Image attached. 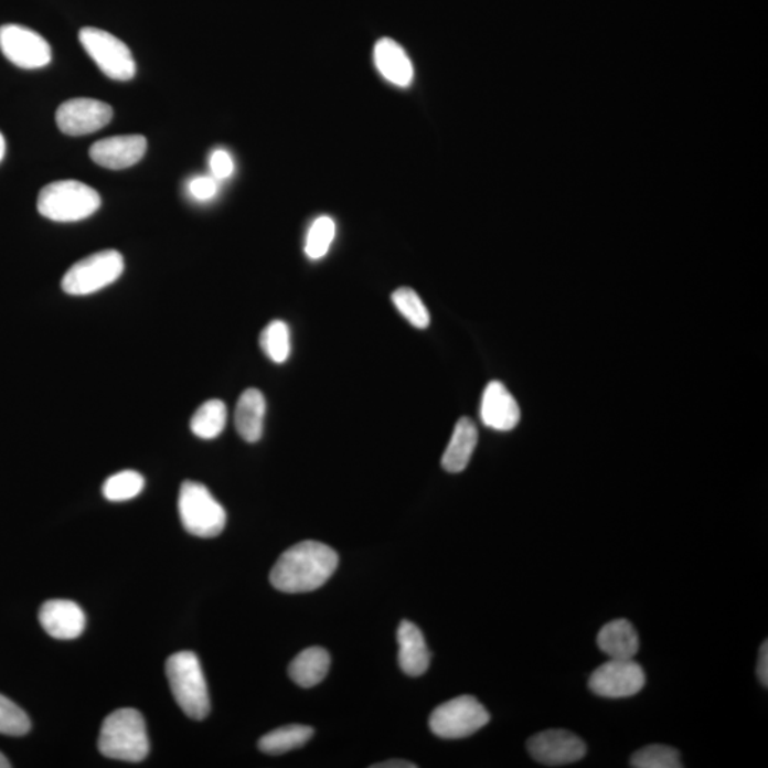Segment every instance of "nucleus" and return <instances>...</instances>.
I'll return each mask as SVG.
<instances>
[{"mask_svg": "<svg viewBox=\"0 0 768 768\" xmlns=\"http://www.w3.org/2000/svg\"><path fill=\"white\" fill-rule=\"evenodd\" d=\"M338 564L339 556L331 546L303 541L279 556L270 570V584L285 594L312 593L331 579Z\"/></svg>", "mask_w": 768, "mask_h": 768, "instance_id": "nucleus-1", "label": "nucleus"}, {"mask_svg": "<svg viewBox=\"0 0 768 768\" xmlns=\"http://www.w3.org/2000/svg\"><path fill=\"white\" fill-rule=\"evenodd\" d=\"M98 750L113 760L140 762L150 753L145 717L136 708H118L103 722Z\"/></svg>", "mask_w": 768, "mask_h": 768, "instance_id": "nucleus-2", "label": "nucleus"}, {"mask_svg": "<svg viewBox=\"0 0 768 768\" xmlns=\"http://www.w3.org/2000/svg\"><path fill=\"white\" fill-rule=\"evenodd\" d=\"M166 673L181 711L194 721H204L211 711V702L199 657L189 651L172 654L166 663Z\"/></svg>", "mask_w": 768, "mask_h": 768, "instance_id": "nucleus-3", "label": "nucleus"}, {"mask_svg": "<svg viewBox=\"0 0 768 768\" xmlns=\"http://www.w3.org/2000/svg\"><path fill=\"white\" fill-rule=\"evenodd\" d=\"M100 194L81 181L52 182L39 192L38 211L54 223H77L96 214Z\"/></svg>", "mask_w": 768, "mask_h": 768, "instance_id": "nucleus-4", "label": "nucleus"}, {"mask_svg": "<svg viewBox=\"0 0 768 768\" xmlns=\"http://www.w3.org/2000/svg\"><path fill=\"white\" fill-rule=\"evenodd\" d=\"M179 512L182 525L191 535L214 538L223 533L226 512L204 484L182 482L179 494Z\"/></svg>", "mask_w": 768, "mask_h": 768, "instance_id": "nucleus-5", "label": "nucleus"}, {"mask_svg": "<svg viewBox=\"0 0 768 768\" xmlns=\"http://www.w3.org/2000/svg\"><path fill=\"white\" fill-rule=\"evenodd\" d=\"M125 273V259L115 249L86 256L67 270L62 289L72 297H86L115 284Z\"/></svg>", "mask_w": 768, "mask_h": 768, "instance_id": "nucleus-6", "label": "nucleus"}, {"mask_svg": "<svg viewBox=\"0 0 768 768\" xmlns=\"http://www.w3.org/2000/svg\"><path fill=\"white\" fill-rule=\"evenodd\" d=\"M490 713L476 697L465 694L440 704L431 713L428 726L437 737L457 740L474 735L489 725Z\"/></svg>", "mask_w": 768, "mask_h": 768, "instance_id": "nucleus-7", "label": "nucleus"}, {"mask_svg": "<svg viewBox=\"0 0 768 768\" xmlns=\"http://www.w3.org/2000/svg\"><path fill=\"white\" fill-rule=\"evenodd\" d=\"M78 39L88 56L107 77L117 82H128L136 76L135 57L120 39L97 28L82 29Z\"/></svg>", "mask_w": 768, "mask_h": 768, "instance_id": "nucleus-8", "label": "nucleus"}, {"mask_svg": "<svg viewBox=\"0 0 768 768\" xmlns=\"http://www.w3.org/2000/svg\"><path fill=\"white\" fill-rule=\"evenodd\" d=\"M0 51L14 66L26 71L42 68L52 61V47L46 39L19 24L0 28Z\"/></svg>", "mask_w": 768, "mask_h": 768, "instance_id": "nucleus-9", "label": "nucleus"}, {"mask_svg": "<svg viewBox=\"0 0 768 768\" xmlns=\"http://www.w3.org/2000/svg\"><path fill=\"white\" fill-rule=\"evenodd\" d=\"M647 676L633 659H610L590 674L589 687L595 694L609 698L630 697L642 691Z\"/></svg>", "mask_w": 768, "mask_h": 768, "instance_id": "nucleus-10", "label": "nucleus"}, {"mask_svg": "<svg viewBox=\"0 0 768 768\" xmlns=\"http://www.w3.org/2000/svg\"><path fill=\"white\" fill-rule=\"evenodd\" d=\"M113 108L95 98L78 97L64 102L56 111L57 127L64 135H92L110 125Z\"/></svg>", "mask_w": 768, "mask_h": 768, "instance_id": "nucleus-11", "label": "nucleus"}, {"mask_svg": "<svg viewBox=\"0 0 768 768\" xmlns=\"http://www.w3.org/2000/svg\"><path fill=\"white\" fill-rule=\"evenodd\" d=\"M529 751L541 765L556 767L579 761L587 755V746L574 733L555 728L531 737Z\"/></svg>", "mask_w": 768, "mask_h": 768, "instance_id": "nucleus-12", "label": "nucleus"}, {"mask_svg": "<svg viewBox=\"0 0 768 768\" xmlns=\"http://www.w3.org/2000/svg\"><path fill=\"white\" fill-rule=\"evenodd\" d=\"M147 151L145 136H116L95 142L90 147L92 160L103 169L126 170L136 166Z\"/></svg>", "mask_w": 768, "mask_h": 768, "instance_id": "nucleus-13", "label": "nucleus"}, {"mask_svg": "<svg viewBox=\"0 0 768 768\" xmlns=\"http://www.w3.org/2000/svg\"><path fill=\"white\" fill-rule=\"evenodd\" d=\"M39 622L54 639H76L85 632L86 615L73 600L52 599L39 610Z\"/></svg>", "mask_w": 768, "mask_h": 768, "instance_id": "nucleus-14", "label": "nucleus"}, {"mask_svg": "<svg viewBox=\"0 0 768 768\" xmlns=\"http://www.w3.org/2000/svg\"><path fill=\"white\" fill-rule=\"evenodd\" d=\"M480 415L482 423L497 431L512 430L521 418L519 403L501 382L487 384L482 393Z\"/></svg>", "mask_w": 768, "mask_h": 768, "instance_id": "nucleus-15", "label": "nucleus"}, {"mask_svg": "<svg viewBox=\"0 0 768 768\" xmlns=\"http://www.w3.org/2000/svg\"><path fill=\"white\" fill-rule=\"evenodd\" d=\"M398 664L408 676L417 678L427 672L430 666L425 634L410 620H403L397 630Z\"/></svg>", "mask_w": 768, "mask_h": 768, "instance_id": "nucleus-16", "label": "nucleus"}, {"mask_svg": "<svg viewBox=\"0 0 768 768\" xmlns=\"http://www.w3.org/2000/svg\"><path fill=\"white\" fill-rule=\"evenodd\" d=\"M374 63L381 75L398 87H407L415 76L410 57L393 39L383 38L374 46Z\"/></svg>", "mask_w": 768, "mask_h": 768, "instance_id": "nucleus-17", "label": "nucleus"}, {"mask_svg": "<svg viewBox=\"0 0 768 768\" xmlns=\"http://www.w3.org/2000/svg\"><path fill=\"white\" fill-rule=\"evenodd\" d=\"M267 401L258 388H248L236 403L235 427L245 441L256 442L264 435Z\"/></svg>", "mask_w": 768, "mask_h": 768, "instance_id": "nucleus-18", "label": "nucleus"}, {"mask_svg": "<svg viewBox=\"0 0 768 768\" xmlns=\"http://www.w3.org/2000/svg\"><path fill=\"white\" fill-rule=\"evenodd\" d=\"M479 442V430L470 417H461L452 431L450 442L442 456V469L448 472H461L467 469Z\"/></svg>", "mask_w": 768, "mask_h": 768, "instance_id": "nucleus-19", "label": "nucleus"}, {"mask_svg": "<svg viewBox=\"0 0 768 768\" xmlns=\"http://www.w3.org/2000/svg\"><path fill=\"white\" fill-rule=\"evenodd\" d=\"M598 647L610 659H633L639 652L637 629L627 619L612 620L599 630Z\"/></svg>", "mask_w": 768, "mask_h": 768, "instance_id": "nucleus-20", "label": "nucleus"}, {"mask_svg": "<svg viewBox=\"0 0 768 768\" xmlns=\"http://www.w3.org/2000/svg\"><path fill=\"white\" fill-rule=\"evenodd\" d=\"M331 657L323 648L305 649L289 664V676L300 687H313L327 678Z\"/></svg>", "mask_w": 768, "mask_h": 768, "instance_id": "nucleus-21", "label": "nucleus"}, {"mask_svg": "<svg viewBox=\"0 0 768 768\" xmlns=\"http://www.w3.org/2000/svg\"><path fill=\"white\" fill-rule=\"evenodd\" d=\"M313 728L303 725H290L269 732L260 737L259 750L265 755L278 756L307 745L313 737Z\"/></svg>", "mask_w": 768, "mask_h": 768, "instance_id": "nucleus-22", "label": "nucleus"}, {"mask_svg": "<svg viewBox=\"0 0 768 768\" xmlns=\"http://www.w3.org/2000/svg\"><path fill=\"white\" fill-rule=\"evenodd\" d=\"M226 418H228V410L225 403L214 398L196 408L190 423L191 431L203 440H214L224 431Z\"/></svg>", "mask_w": 768, "mask_h": 768, "instance_id": "nucleus-23", "label": "nucleus"}, {"mask_svg": "<svg viewBox=\"0 0 768 768\" xmlns=\"http://www.w3.org/2000/svg\"><path fill=\"white\" fill-rule=\"evenodd\" d=\"M260 348L274 363H285L290 356V331L284 320H273L259 338Z\"/></svg>", "mask_w": 768, "mask_h": 768, "instance_id": "nucleus-24", "label": "nucleus"}, {"mask_svg": "<svg viewBox=\"0 0 768 768\" xmlns=\"http://www.w3.org/2000/svg\"><path fill=\"white\" fill-rule=\"evenodd\" d=\"M145 477L140 472L126 470L108 477L103 484V495L113 502H121L136 499L145 490Z\"/></svg>", "mask_w": 768, "mask_h": 768, "instance_id": "nucleus-25", "label": "nucleus"}, {"mask_svg": "<svg viewBox=\"0 0 768 768\" xmlns=\"http://www.w3.org/2000/svg\"><path fill=\"white\" fill-rule=\"evenodd\" d=\"M393 305H395L402 317L408 320L417 329H426L430 324V313L425 302L418 297L416 290L412 288H401L392 294Z\"/></svg>", "mask_w": 768, "mask_h": 768, "instance_id": "nucleus-26", "label": "nucleus"}, {"mask_svg": "<svg viewBox=\"0 0 768 768\" xmlns=\"http://www.w3.org/2000/svg\"><path fill=\"white\" fill-rule=\"evenodd\" d=\"M337 234V225L331 216L322 215L313 221L310 226L307 244H305V253L309 259H320L329 253L331 245Z\"/></svg>", "mask_w": 768, "mask_h": 768, "instance_id": "nucleus-27", "label": "nucleus"}, {"mask_svg": "<svg viewBox=\"0 0 768 768\" xmlns=\"http://www.w3.org/2000/svg\"><path fill=\"white\" fill-rule=\"evenodd\" d=\"M632 767L638 768H681V753L676 748L652 745L640 748L630 760Z\"/></svg>", "mask_w": 768, "mask_h": 768, "instance_id": "nucleus-28", "label": "nucleus"}, {"mask_svg": "<svg viewBox=\"0 0 768 768\" xmlns=\"http://www.w3.org/2000/svg\"><path fill=\"white\" fill-rule=\"evenodd\" d=\"M31 718L11 698L0 694V735L11 737L26 736L31 732Z\"/></svg>", "mask_w": 768, "mask_h": 768, "instance_id": "nucleus-29", "label": "nucleus"}, {"mask_svg": "<svg viewBox=\"0 0 768 768\" xmlns=\"http://www.w3.org/2000/svg\"><path fill=\"white\" fill-rule=\"evenodd\" d=\"M190 194L199 201H209L216 194V181L211 177H196L189 185Z\"/></svg>", "mask_w": 768, "mask_h": 768, "instance_id": "nucleus-30", "label": "nucleus"}, {"mask_svg": "<svg viewBox=\"0 0 768 768\" xmlns=\"http://www.w3.org/2000/svg\"><path fill=\"white\" fill-rule=\"evenodd\" d=\"M210 166L216 179H228L234 172V161L225 150H215L211 156Z\"/></svg>", "mask_w": 768, "mask_h": 768, "instance_id": "nucleus-31", "label": "nucleus"}, {"mask_svg": "<svg viewBox=\"0 0 768 768\" xmlns=\"http://www.w3.org/2000/svg\"><path fill=\"white\" fill-rule=\"evenodd\" d=\"M757 673H758V679H760L762 686L767 687L768 686V643H767V640L765 643L761 644V648H760V657H758Z\"/></svg>", "mask_w": 768, "mask_h": 768, "instance_id": "nucleus-32", "label": "nucleus"}, {"mask_svg": "<svg viewBox=\"0 0 768 768\" xmlns=\"http://www.w3.org/2000/svg\"><path fill=\"white\" fill-rule=\"evenodd\" d=\"M374 768H416V765H413L410 761L406 760H388V761H383L378 762V765L372 766Z\"/></svg>", "mask_w": 768, "mask_h": 768, "instance_id": "nucleus-33", "label": "nucleus"}, {"mask_svg": "<svg viewBox=\"0 0 768 768\" xmlns=\"http://www.w3.org/2000/svg\"><path fill=\"white\" fill-rule=\"evenodd\" d=\"M4 152H7V141H4V137L0 132V161L3 160Z\"/></svg>", "mask_w": 768, "mask_h": 768, "instance_id": "nucleus-34", "label": "nucleus"}, {"mask_svg": "<svg viewBox=\"0 0 768 768\" xmlns=\"http://www.w3.org/2000/svg\"><path fill=\"white\" fill-rule=\"evenodd\" d=\"M11 767V762H9L8 758L0 753V768H9Z\"/></svg>", "mask_w": 768, "mask_h": 768, "instance_id": "nucleus-35", "label": "nucleus"}]
</instances>
